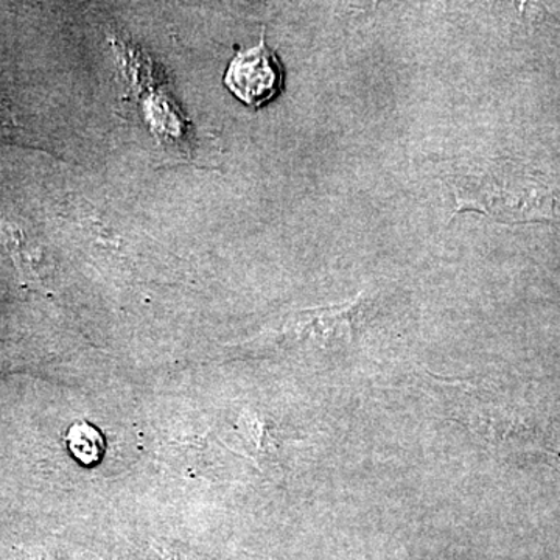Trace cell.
<instances>
[{
	"label": "cell",
	"mask_w": 560,
	"mask_h": 560,
	"mask_svg": "<svg viewBox=\"0 0 560 560\" xmlns=\"http://www.w3.org/2000/svg\"><path fill=\"white\" fill-rule=\"evenodd\" d=\"M455 197L460 212L478 210L503 223L555 219V195L550 187L514 162L458 176Z\"/></svg>",
	"instance_id": "cell-1"
},
{
	"label": "cell",
	"mask_w": 560,
	"mask_h": 560,
	"mask_svg": "<svg viewBox=\"0 0 560 560\" xmlns=\"http://www.w3.org/2000/svg\"><path fill=\"white\" fill-rule=\"evenodd\" d=\"M223 81L228 90L250 108H260L278 97L283 86V69L275 51L268 47L265 33H261L256 47L235 55Z\"/></svg>",
	"instance_id": "cell-2"
}]
</instances>
